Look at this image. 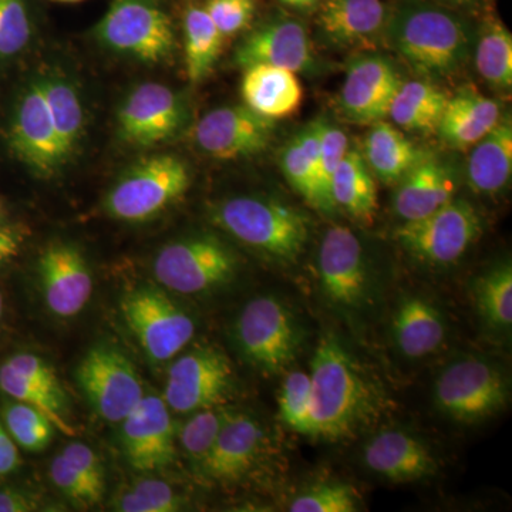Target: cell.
<instances>
[{
	"label": "cell",
	"instance_id": "484cf974",
	"mask_svg": "<svg viewBox=\"0 0 512 512\" xmlns=\"http://www.w3.org/2000/svg\"><path fill=\"white\" fill-rule=\"evenodd\" d=\"M501 116L498 101L488 99L474 89H463L448 97L437 133L448 147L470 150L493 130Z\"/></svg>",
	"mask_w": 512,
	"mask_h": 512
},
{
	"label": "cell",
	"instance_id": "ba28073f",
	"mask_svg": "<svg viewBox=\"0 0 512 512\" xmlns=\"http://www.w3.org/2000/svg\"><path fill=\"white\" fill-rule=\"evenodd\" d=\"M481 217L470 202L451 200L433 214L404 222L396 239L410 255L431 265L458 261L481 235Z\"/></svg>",
	"mask_w": 512,
	"mask_h": 512
},
{
	"label": "cell",
	"instance_id": "4fadbf2b",
	"mask_svg": "<svg viewBox=\"0 0 512 512\" xmlns=\"http://www.w3.org/2000/svg\"><path fill=\"white\" fill-rule=\"evenodd\" d=\"M402 76L387 57L363 52L350 59L339 94L346 119L357 124L386 120Z\"/></svg>",
	"mask_w": 512,
	"mask_h": 512
},
{
	"label": "cell",
	"instance_id": "c3c4849f",
	"mask_svg": "<svg viewBox=\"0 0 512 512\" xmlns=\"http://www.w3.org/2000/svg\"><path fill=\"white\" fill-rule=\"evenodd\" d=\"M140 497L146 500L153 512H174L181 510V498L165 481L157 478H138L131 485Z\"/></svg>",
	"mask_w": 512,
	"mask_h": 512
},
{
	"label": "cell",
	"instance_id": "7c38bea8",
	"mask_svg": "<svg viewBox=\"0 0 512 512\" xmlns=\"http://www.w3.org/2000/svg\"><path fill=\"white\" fill-rule=\"evenodd\" d=\"M234 380L228 357L214 348L191 350L168 370L164 402L175 413H194L225 399Z\"/></svg>",
	"mask_w": 512,
	"mask_h": 512
},
{
	"label": "cell",
	"instance_id": "816d5d0a",
	"mask_svg": "<svg viewBox=\"0 0 512 512\" xmlns=\"http://www.w3.org/2000/svg\"><path fill=\"white\" fill-rule=\"evenodd\" d=\"M113 507L114 510L121 512H153L146 500L140 497L133 488L121 491L114 500Z\"/></svg>",
	"mask_w": 512,
	"mask_h": 512
},
{
	"label": "cell",
	"instance_id": "83f0119b",
	"mask_svg": "<svg viewBox=\"0 0 512 512\" xmlns=\"http://www.w3.org/2000/svg\"><path fill=\"white\" fill-rule=\"evenodd\" d=\"M360 153L376 180L384 184L399 183L404 175L427 157L412 140L404 136L399 127L386 120L372 124Z\"/></svg>",
	"mask_w": 512,
	"mask_h": 512
},
{
	"label": "cell",
	"instance_id": "5bb4252c",
	"mask_svg": "<svg viewBox=\"0 0 512 512\" xmlns=\"http://www.w3.org/2000/svg\"><path fill=\"white\" fill-rule=\"evenodd\" d=\"M275 121L247 106L220 107L205 114L194 128V140L217 160H237L261 153L271 143Z\"/></svg>",
	"mask_w": 512,
	"mask_h": 512
},
{
	"label": "cell",
	"instance_id": "836d02e7",
	"mask_svg": "<svg viewBox=\"0 0 512 512\" xmlns=\"http://www.w3.org/2000/svg\"><path fill=\"white\" fill-rule=\"evenodd\" d=\"M43 97H45L47 109L52 117L57 138L64 157L69 158L76 150L82 137L84 126V111L82 101L79 99L76 89L59 77H50L42 80Z\"/></svg>",
	"mask_w": 512,
	"mask_h": 512
},
{
	"label": "cell",
	"instance_id": "f546056e",
	"mask_svg": "<svg viewBox=\"0 0 512 512\" xmlns=\"http://www.w3.org/2000/svg\"><path fill=\"white\" fill-rule=\"evenodd\" d=\"M333 205L348 212L362 224H372L377 211L375 175L367 167L359 150L349 148L348 154L333 174L330 184Z\"/></svg>",
	"mask_w": 512,
	"mask_h": 512
},
{
	"label": "cell",
	"instance_id": "4dcf8cb0",
	"mask_svg": "<svg viewBox=\"0 0 512 512\" xmlns=\"http://www.w3.org/2000/svg\"><path fill=\"white\" fill-rule=\"evenodd\" d=\"M448 94L430 80L403 82L390 106L389 116L394 126L413 133L437 131L446 110Z\"/></svg>",
	"mask_w": 512,
	"mask_h": 512
},
{
	"label": "cell",
	"instance_id": "ffe728a7",
	"mask_svg": "<svg viewBox=\"0 0 512 512\" xmlns=\"http://www.w3.org/2000/svg\"><path fill=\"white\" fill-rule=\"evenodd\" d=\"M10 141L20 160L36 173H56L66 161L39 82L30 84L19 101Z\"/></svg>",
	"mask_w": 512,
	"mask_h": 512
},
{
	"label": "cell",
	"instance_id": "7a4b0ae2",
	"mask_svg": "<svg viewBox=\"0 0 512 512\" xmlns=\"http://www.w3.org/2000/svg\"><path fill=\"white\" fill-rule=\"evenodd\" d=\"M384 42L421 79L453 76L470 50L467 23L431 0H402L387 16Z\"/></svg>",
	"mask_w": 512,
	"mask_h": 512
},
{
	"label": "cell",
	"instance_id": "7402d4cb",
	"mask_svg": "<svg viewBox=\"0 0 512 512\" xmlns=\"http://www.w3.org/2000/svg\"><path fill=\"white\" fill-rule=\"evenodd\" d=\"M366 466L393 483H406L433 476L436 458L426 444L407 431L383 430L367 441L363 450Z\"/></svg>",
	"mask_w": 512,
	"mask_h": 512
},
{
	"label": "cell",
	"instance_id": "db71d44e",
	"mask_svg": "<svg viewBox=\"0 0 512 512\" xmlns=\"http://www.w3.org/2000/svg\"><path fill=\"white\" fill-rule=\"evenodd\" d=\"M431 2L439 3V5L446 6V8H466V6L476 5L480 0H431Z\"/></svg>",
	"mask_w": 512,
	"mask_h": 512
},
{
	"label": "cell",
	"instance_id": "60d3db41",
	"mask_svg": "<svg viewBox=\"0 0 512 512\" xmlns=\"http://www.w3.org/2000/svg\"><path fill=\"white\" fill-rule=\"evenodd\" d=\"M319 126V187L326 212H329L335 208L330 197V184H332L333 174L348 154L349 138L342 128L336 127L328 120L319 119Z\"/></svg>",
	"mask_w": 512,
	"mask_h": 512
},
{
	"label": "cell",
	"instance_id": "4316f807",
	"mask_svg": "<svg viewBox=\"0 0 512 512\" xmlns=\"http://www.w3.org/2000/svg\"><path fill=\"white\" fill-rule=\"evenodd\" d=\"M512 175V120L501 116L493 130L470 148L467 180L478 194L495 195L510 183Z\"/></svg>",
	"mask_w": 512,
	"mask_h": 512
},
{
	"label": "cell",
	"instance_id": "11a10c76",
	"mask_svg": "<svg viewBox=\"0 0 512 512\" xmlns=\"http://www.w3.org/2000/svg\"><path fill=\"white\" fill-rule=\"evenodd\" d=\"M285 5L292 6V8L305 9L312 8L316 3H319L320 0H281Z\"/></svg>",
	"mask_w": 512,
	"mask_h": 512
},
{
	"label": "cell",
	"instance_id": "277c9868",
	"mask_svg": "<svg viewBox=\"0 0 512 512\" xmlns=\"http://www.w3.org/2000/svg\"><path fill=\"white\" fill-rule=\"evenodd\" d=\"M96 37L110 50L150 64L170 59L175 50L171 20L154 0H113Z\"/></svg>",
	"mask_w": 512,
	"mask_h": 512
},
{
	"label": "cell",
	"instance_id": "bcb514c9",
	"mask_svg": "<svg viewBox=\"0 0 512 512\" xmlns=\"http://www.w3.org/2000/svg\"><path fill=\"white\" fill-rule=\"evenodd\" d=\"M6 365L12 367L18 375L25 377L30 383L45 390L56 400L66 404V394L63 392L62 384L57 379L52 367L47 365L42 357L32 355V353H18L9 357Z\"/></svg>",
	"mask_w": 512,
	"mask_h": 512
},
{
	"label": "cell",
	"instance_id": "d6a6232c",
	"mask_svg": "<svg viewBox=\"0 0 512 512\" xmlns=\"http://www.w3.org/2000/svg\"><path fill=\"white\" fill-rule=\"evenodd\" d=\"M185 66L192 83H200L217 63L225 37L204 8L192 6L184 16Z\"/></svg>",
	"mask_w": 512,
	"mask_h": 512
},
{
	"label": "cell",
	"instance_id": "f1b7e54d",
	"mask_svg": "<svg viewBox=\"0 0 512 512\" xmlns=\"http://www.w3.org/2000/svg\"><path fill=\"white\" fill-rule=\"evenodd\" d=\"M393 336L404 356L420 359L440 348L446 338V322L433 303L410 296L394 312Z\"/></svg>",
	"mask_w": 512,
	"mask_h": 512
},
{
	"label": "cell",
	"instance_id": "6da1fadb",
	"mask_svg": "<svg viewBox=\"0 0 512 512\" xmlns=\"http://www.w3.org/2000/svg\"><path fill=\"white\" fill-rule=\"evenodd\" d=\"M311 437L348 440L382 412V393L336 336L320 339L312 357Z\"/></svg>",
	"mask_w": 512,
	"mask_h": 512
},
{
	"label": "cell",
	"instance_id": "9a60e30c",
	"mask_svg": "<svg viewBox=\"0 0 512 512\" xmlns=\"http://www.w3.org/2000/svg\"><path fill=\"white\" fill-rule=\"evenodd\" d=\"M318 271L323 292L343 308H357L365 301L367 271L359 238L348 227L329 228L320 242Z\"/></svg>",
	"mask_w": 512,
	"mask_h": 512
},
{
	"label": "cell",
	"instance_id": "30bf717a",
	"mask_svg": "<svg viewBox=\"0 0 512 512\" xmlns=\"http://www.w3.org/2000/svg\"><path fill=\"white\" fill-rule=\"evenodd\" d=\"M121 312L128 329L154 362L173 359L194 338V320L160 289L138 288L127 293Z\"/></svg>",
	"mask_w": 512,
	"mask_h": 512
},
{
	"label": "cell",
	"instance_id": "f5cc1de1",
	"mask_svg": "<svg viewBox=\"0 0 512 512\" xmlns=\"http://www.w3.org/2000/svg\"><path fill=\"white\" fill-rule=\"evenodd\" d=\"M20 238L12 229L0 228V266L18 255Z\"/></svg>",
	"mask_w": 512,
	"mask_h": 512
},
{
	"label": "cell",
	"instance_id": "9f6ffc18",
	"mask_svg": "<svg viewBox=\"0 0 512 512\" xmlns=\"http://www.w3.org/2000/svg\"><path fill=\"white\" fill-rule=\"evenodd\" d=\"M2 312H3V299H2V293H0V319H2Z\"/></svg>",
	"mask_w": 512,
	"mask_h": 512
},
{
	"label": "cell",
	"instance_id": "2e32d148",
	"mask_svg": "<svg viewBox=\"0 0 512 512\" xmlns=\"http://www.w3.org/2000/svg\"><path fill=\"white\" fill-rule=\"evenodd\" d=\"M121 447L138 471L168 466L174 458V426L164 399L146 396L121 421Z\"/></svg>",
	"mask_w": 512,
	"mask_h": 512
},
{
	"label": "cell",
	"instance_id": "3957f363",
	"mask_svg": "<svg viewBox=\"0 0 512 512\" xmlns=\"http://www.w3.org/2000/svg\"><path fill=\"white\" fill-rule=\"evenodd\" d=\"M214 221L242 244L279 261H295L309 237L306 215L271 198H229L215 208Z\"/></svg>",
	"mask_w": 512,
	"mask_h": 512
},
{
	"label": "cell",
	"instance_id": "8992f818",
	"mask_svg": "<svg viewBox=\"0 0 512 512\" xmlns=\"http://www.w3.org/2000/svg\"><path fill=\"white\" fill-rule=\"evenodd\" d=\"M235 335L245 359L268 373L286 369L301 348L298 323L274 296L252 299L239 313Z\"/></svg>",
	"mask_w": 512,
	"mask_h": 512
},
{
	"label": "cell",
	"instance_id": "d4e9b609",
	"mask_svg": "<svg viewBox=\"0 0 512 512\" xmlns=\"http://www.w3.org/2000/svg\"><path fill=\"white\" fill-rule=\"evenodd\" d=\"M241 94L245 106L274 121L293 116L303 101V87L296 73L269 64L245 69Z\"/></svg>",
	"mask_w": 512,
	"mask_h": 512
},
{
	"label": "cell",
	"instance_id": "d590c367",
	"mask_svg": "<svg viewBox=\"0 0 512 512\" xmlns=\"http://www.w3.org/2000/svg\"><path fill=\"white\" fill-rule=\"evenodd\" d=\"M478 312L488 325L510 328L512 323V268L503 264L478 278L474 286Z\"/></svg>",
	"mask_w": 512,
	"mask_h": 512
},
{
	"label": "cell",
	"instance_id": "74e56055",
	"mask_svg": "<svg viewBox=\"0 0 512 512\" xmlns=\"http://www.w3.org/2000/svg\"><path fill=\"white\" fill-rule=\"evenodd\" d=\"M5 427L18 446L37 453L49 446L55 434V426L35 407L22 402L8 403L3 412Z\"/></svg>",
	"mask_w": 512,
	"mask_h": 512
},
{
	"label": "cell",
	"instance_id": "7bdbcfd3",
	"mask_svg": "<svg viewBox=\"0 0 512 512\" xmlns=\"http://www.w3.org/2000/svg\"><path fill=\"white\" fill-rule=\"evenodd\" d=\"M30 20L23 0H0V57L18 55L28 45Z\"/></svg>",
	"mask_w": 512,
	"mask_h": 512
},
{
	"label": "cell",
	"instance_id": "7dc6e473",
	"mask_svg": "<svg viewBox=\"0 0 512 512\" xmlns=\"http://www.w3.org/2000/svg\"><path fill=\"white\" fill-rule=\"evenodd\" d=\"M62 456L69 461L70 466L87 481L97 493L104 494L106 476L100 457L92 447L83 443H70L64 447Z\"/></svg>",
	"mask_w": 512,
	"mask_h": 512
},
{
	"label": "cell",
	"instance_id": "681fc988",
	"mask_svg": "<svg viewBox=\"0 0 512 512\" xmlns=\"http://www.w3.org/2000/svg\"><path fill=\"white\" fill-rule=\"evenodd\" d=\"M37 510V503L32 495L25 491L5 488L0 490V512H29Z\"/></svg>",
	"mask_w": 512,
	"mask_h": 512
},
{
	"label": "cell",
	"instance_id": "52a82bcc",
	"mask_svg": "<svg viewBox=\"0 0 512 512\" xmlns=\"http://www.w3.org/2000/svg\"><path fill=\"white\" fill-rule=\"evenodd\" d=\"M434 402L451 419L477 423L504 409L508 402L507 379L483 359L457 360L434 384Z\"/></svg>",
	"mask_w": 512,
	"mask_h": 512
},
{
	"label": "cell",
	"instance_id": "6f0895ef",
	"mask_svg": "<svg viewBox=\"0 0 512 512\" xmlns=\"http://www.w3.org/2000/svg\"><path fill=\"white\" fill-rule=\"evenodd\" d=\"M55 2L73 3V2H80V0H55Z\"/></svg>",
	"mask_w": 512,
	"mask_h": 512
},
{
	"label": "cell",
	"instance_id": "8d00e7d4",
	"mask_svg": "<svg viewBox=\"0 0 512 512\" xmlns=\"http://www.w3.org/2000/svg\"><path fill=\"white\" fill-rule=\"evenodd\" d=\"M0 389L16 402L35 407L52 421L56 430L62 431L66 436H74L76 430L66 420V404L50 396L45 390L30 383L25 377L18 375L12 367L3 363L0 367Z\"/></svg>",
	"mask_w": 512,
	"mask_h": 512
},
{
	"label": "cell",
	"instance_id": "cb8c5ba5",
	"mask_svg": "<svg viewBox=\"0 0 512 512\" xmlns=\"http://www.w3.org/2000/svg\"><path fill=\"white\" fill-rule=\"evenodd\" d=\"M394 210L404 222L433 214L454 198L456 183L447 165L427 156L399 181Z\"/></svg>",
	"mask_w": 512,
	"mask_h": 512
},
{
	"label": "cell",
	"instance_id": "f35d334b",
	"mask_svg": "<svg viewBox=\"0 0 512 512\" xmlns=\"http://www.w3.org/2000/svg\"><path fill=\"white\" fill-rule=\"evenodd\" d=\"M311 377L309 373L292 372L285 377L279 394V416L289 429L311 437Z\"/></svg>",
	"mask_w": 512,
	"mask_h": 512
},
{
	"label": "cell",
	"instance_id": "44dd1931",
	"mask_svg": "<svg viewBox=\"0 0 512 512\" xmlns=\"http://www.w3.org/2000/svg\"><path fill=\"white\" fill-rule=\"evenodd\" d=\"M387 16L383 0H323L316 25L329 45L363 53L384 40Z\"/></svg>",
	"mask_w": 512,
	"mask_h": 512
},
{
	"label": "cell",
	"instance_id": "f907efd6",
	"mask_svg": "<svg viewBox=\"0 0 512 512\" xmlns=\"http://www.w3.org/2000/svg\"><path fill=\"white\" fill-rule=\"evenodd\" d=\"M18 444L10 437L6 427L0 423V476L12 473L19 467Z\"/></svg>",
	"mask_w": 512,
	"mask_h": 512
},
{
	"label": "cell",
	"instance_id": "ee69618b",
	"mask_svg": "<svg viewBox=\"0 0 512 512\" xmlns=\"http://www.w3.org/2000/svg\"><path fill=\"white\" fill-rule=\"evenodd\" d=\"M50 478L57 490L74 503L93 505L99 503L103 497L70 466L69 461L62 454H57L53 458L52 464H50Z\"/></svg>",
	"mask_w": 512,
	"mask_h": 512
},
{
	"label": "cell",
	"instance_id": "e575fe53",
	"mask_svg": "<svg viewBox=\"0 0 512 512\" xmlns=\"http://www.w3.org/2000/svg\"><path fill=\"white\" fill-rule=\"evenodd\" d=\"M476 69L494 89L512 86V35L503 22L490 19L481 26L476 45Z\"/></svg>",
	"mask_w": 512,
	"mask_h": 512
},
{
	"label": "cell",
	"instance_id": "9c48e42d",
	"mask_svg": "<svg viewBox=\"0 0 512 512\" xmlns=\"http://www.w3.org/2000/svg\"><path fill=\"white\" fill-rule=\"evenodd\" d=\"M237 271L231 249L211 235L165 245L154 261L157 281L171 291L195 295L224 285Z\"/></svg>",
	"mask_w": 512,
	"mask_h": 512
},
{
	"label": "cell",
	"instance_id": "5b68a950",
	"mask_svg": "<svg viewBox=\"0 0 512 512\" xmlns=\"http://www.w3.org/2000/svg\"><path fill=\"white\" fill-rule=\"evenodd\" d=\"M188 185L190 173L180 158H148L114 184L106 198V211L120 221L150 220L180 198Z\"/></svg>",
	"mask_w": 512,
	"mask_h": 512
},
{
	"label": "cell",
	"instance_id": "ab89813d",
	"mask_svg": "<svg viewBox=\"0 0 512 512\" xmlns=\"http://www.w3.org/2000/svg\"><path fill=\"white\" fill-rule=\"evenodd\" d=\"M227 414V410L208 407V409L194 412L181 427V446L191 460L197 461L200 466L207 454L210 453L211 447L214 446V441L220 433Z\"/></svg>",
	"mask_w": 512,
	"mask_h": 512
},
{
	"label": "cell",
	"instance_id": "603a6c76",
	"mask_svg": "<svg viewBox=\"0 0 512 512\" xmlns=\"http://www.w3.org/2000/svg\"><path fill=\"white\" fill-rule=\"evenodd\" d=\"M262 440L264 433L258 421L248 414L228 412L201 470L214 480H238L254 466Z\"/></svg>",
	"mask_w": 512,
	"mask_h": 512
},
{
	"label": "cell",
	"instance_id": "ac0fdd59",
	"mask_svg": "<svg viewBox=\"0 0 512 512\" xmlns=\"http://www.w3.org/2000/svg\"><path fill=\"white\" fill-rule=\"evenodd\" d=\"M183 119V104L173 90L164 84H141L120 109V133L128 143L154 146L173 137Z\"/></svg>",
	"mask_w": 512,
	"mask_h": 512
},
{
	"label": "cell",
	"instance_id": "e0dca14e",
	"mask_svg": "<svg viewBox=\"0 0 512 512\" xmlns=\"http://www.w3.org/2000/svg\"><path fill=\"white\" fill-rule=\"evenodd\" d=\"M235 62L242 67L269 64L293 73H312L316 69L315 49L302 22L278 18L254 30L238 46Z\"/></svg>",
	"mask_w": 512,
	"mask_h": 512
},
{
	"label": "cell",
	"instance_id": "b9f144b4",
	"mask_svg": "<svg viewBox=\"0 0 512 512\" xmlns=\"http://www.w3.org/2000/svg\"><path fill=\"white\" fill-rule=\"evenodd\" d=\"M359 510L357 493L349 484L316 485L298 495L289 505L292 512H353Z\"/></svg>",
	"mask_w": 512,
	"mask_h": 512
},
{
	"label": "cell",
	"instance_id": "d6986e66",
	"mask_svg": "<svg viewBox=\"0 0 512 512\" xmlns=\"http://www.w3.org/2000/svg\"><path fill=\"white\" fill-rule=\"evenodd\" d=\"M39 278L46 306L59 318L79 315L89 303L93 278L86 259L70 244H53L39 259Z\"/></svg>",
	"mask_w": 512,
	"mask_h": 512
},
{
	"label": "cell",
	"instance_id": "1f68e13d",
	"mask_svg": "<svg viewBox=\"0 0 512 512\" xmlns=\"http://www.w3.org/2000/svg\"><path fill=\"white\" fill-rule=\"evenodd\" d=\"M319 141V120H315L286 143L281 153V168L303 200L326 212L319 187Z\"/></svg>",
	"mask_w": 512,
	"mask_h": 512
},
{
	"label": "cell",
	"instance_id": "8fae6325",
	"mask_svg": "<svg viewBox=\"0 0 512 512\" xmlns=\"http://www.w3.org/2000/svg\"><path fill=\"white\" fill-rule=\"evenodd\" d=\"M77 383L101 419L121 423L144 397L136 367L121 350L94 346L76 370Z\"/></svg>",
	"mask_w": 512,
	"mask_h": 512
},
{
	"label": "cell",
	"instance_id": "f6af8a7d",
	"mask_svg": "<svg viewBox=\"0 0 512 512\" xmlns=\"http://www.w3.org/2000/svg\"><path fill=\"white\" fill-rule=\"evenodd\" d=\"M224 37L237 35L249 25L254 16V0H208L204 6Z\"/></svg>",
	"mask_w": 512,
	"mask_h": 512
}]
</instances>
